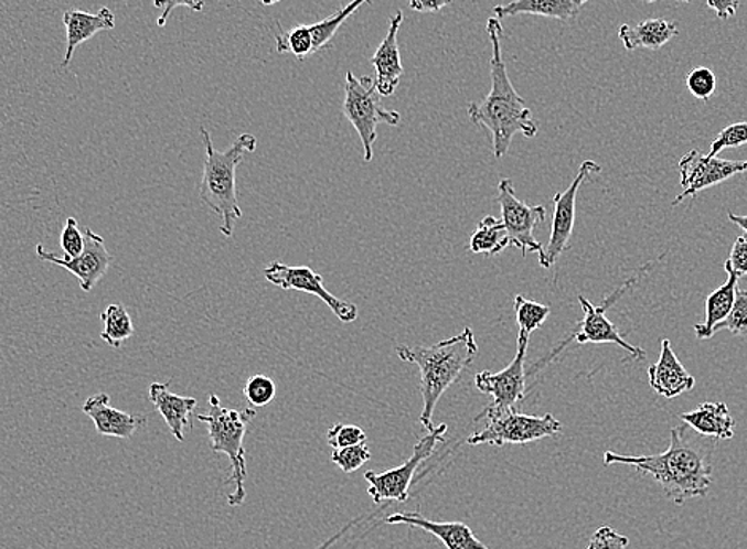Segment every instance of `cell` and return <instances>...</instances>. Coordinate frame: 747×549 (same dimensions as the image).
I'll use <instances>...</instances> for the list:
<instances>
[{
	"label": "cell",
	"mask_w": 747,
	"mask_h": 549,
	"mask_svg": "<svg viewBox=\"0 0 747 549\" xmlns=\"http://www.w3.org/2000/svg\"><path fill=\"white\" fill-rule=\"evenodd\" d=\"M153 6L161 9V14L158 17V26L164 28L171 17L172 10L177 7H186L193 12H202L205 7L204 0H153Z\"/></svg>",
	"instance_id": "cell-38"
},
{
	"label": "cell",
	"mask_w": 747,
	"mask_h": 549,
	"mask_svg": "<svg viewBox=\"0 0 747 549\" xmlns=\"http://www.w3.org/2000/svg\"><path fill=\"white\" fill-rule=\"evenodd\" d=\"M515 320H517L519 327L526 334L532 335L536 329L546 323L548 314H551V306L543 305V303L529 301L523 295H515L514 299Z\"/></svg>",
	"instance_id": "cell-28"
},
{
	"label": "cell",
	"mask_w": 747,
	"mask_h": 549,
	"mask_svg": "<svg viewBox=\"0 0 747 549\" xmlns=\"http://www.w3.org/2000/svg\"><path fill=\"white\" fill-rule=\"evenodd\" d=\"M498 202H500L501 216L506 227L511 245L521 249L522 255L537 252L543 258L544 248L534 238V229L537 224L546 222V208L543 205H526L515 196V187L512 180L503 179L498 183Z\"/></svg>",
	"instance_id": "cell-10"
},
{
	"label": "cell",
	"mask_w": 747,
	"mask_h": 549,
	"mask_svg": "<svg viewBox=\"0 0 747 549\" xmlns=\"http://www.w3.org/2000/svg\"><path fill=\"white\" fill-rule=\"evenodd\" d=\"M276 383L266 375H255L248 379L244 388V396L255 407H266L276 399Z\"/></svg>",
	"instance_id": "cell-31"
},
{
	"label": "cell",
	"mask_w": 747,
	"mask_h": 549,
	"mask_svg": "<svg viewBox=\"0 0 747 549\" xmlns=\"http://www.w3.org/2000/svg\"><path fill=\"white\" fill-rule=\"evenodd\" d=\"M83 413L93 419L97 433L121 440L131 439L148 422L146 415L126 413L110 407V397L106 392L89 397L83 406Z\"/></svg>",
	"instance_id": "cell-16"
},
{
	"label": "cell",
	"mask_w": 747,
	"mask_h": 549,
	"mask_svg": "<svg viewBox=\"0 0 747 549\" xmlns=\"http://www.w3.org/2000/svg\"><path fill=\"white\" fill-rule=\"evenodd\" d=\"M100 321L104 323V331L100 338L108 343L111 348H120L122 343L134 335V324L128 310L121 303H111L106 312L100 313Z\"/></svg>",
	"instance_id": "cell-27"
},
{
	"label": "cell",
	"mask_w": 747,
	"mask_h": 549,
	"mask_svg": "<svg viewBox=\"0 0 747 549\" xmlns=\"http://www.w3.org/2000/svg\"><path fill=\"white\" fill-rule=\"evenodd\" d=\"M446 432L447 424H440L438 428L428 431L427 435L418 440L417 445L414 446L413 456L407 459L399 467L384 473H364V478L370 483L367 494L373 497L374 504H382V502L404 504V502L409 500V489L415 473L427 459L433 456L438 443L444 442Z\"/></svg>",
	"instance_id": "cell-9"
},
{
	"label": "cell",
	"mask_w": 747,
	"mask_h": 549,
	"mask_svg": "<svg viewBox=\"0 0 747 549\" xmlns=\"http://www.w3.org/2000/svg\"><path fill=\"white\" fill-rule=\"evenodd\" d=\"M85 233H82L77 219L71 216L61 234V248L64 249V256L68 259L78 258L85 251Z\"/></svg>",
	"instance_id": "cell-35"
},
{
	"label": "cell",
	"mask_w": 747,
	"mask_h": 549,
	"mask_svg": "<svg viewBox=\"0 0 747 549\" xmlns=\"http://www.w3.org/2000/svg\"><path fill=\"white\" fill-rule=\"evenodd\" d=\"M645 2H655V0H645ZM682 2H692V0H682Z\"/></svg>",
	"instance_id": "cell-43"
},
{
	"label": "cell",
	"mask_w": 747,
	"mask_h": 549,
	"mask_svg": "<svg viewBox=\"0 0 747 549\" xmlns=\"http://www.w3.org/2000/svg\"><path fill=\"white\" fill-rule=\"evenodd\" d=\"M649 383L657 394L666 399H674L682 392H689L695 388V378L689 374L687 368L682 366L668 338L662 341L660 359L654 366L649 367Z\"/></svg>",
	"instance_id": "cell-18"
},
{
	"label": "cell",
	"mask_w": 747,
	"mask_h": 549,
	"mask_svg": "<svg viewBox=\"0 0 747 549\" xmlns=\"http://www.w3.org/2000/svg\"><path fill=\"white\" fill-rule=\"evenodd\" d=\"M171 381L153 383L150 385V400L157 410L160 411L166 424L171 429L172 435L179 442L185 440V429L191 424V415L198 407V400L194 397H182L169 391Z\"/></svg>",
	"instance_id": "cell-21"
},
{
	"label": "cell",
	"mask_w": 747,
	"mask_h": 549,
	"mask_svg": "<svg viewBox=\"0 0 747 549\" xmlns=\"http://www.w3.org/2000/svg\"><path fill=\"white\" fill-rule=\"evenodd\" d=\"M530 334L519 331L517 353L504 370L493 374L483 370L476 375L474 385L482 394L493 397L497 410H512L521 406L526 396L525 357L529 352Z\"/></svg>",
	"instance_id": "cell-11"
},
{
	"label": "cell",
	"mask_w": 747,
	"mask_h": 549,
	"mask_svg": "<svg viewBox=\"0 0 747 549\" xmlns=\"http://www.w3.org/2000/svg\"><path fill=\"white\" fill-rule=\"evenodd\" d=\"M628 545V537L620 536L612 527L601 526L591 537L587 549H627Z\"/></svg>",
	"instance_id": "cell-36"
},
{
	"label": "cell",
	"mask_w": 747,
	"mask_h": 549,
	"mask_svg": "<svg viewBox=\"0 0 747 549\" xmlns=\"http://www.w3.org/2000/svg\"><path fill=\"white\" fill-rule=\"evenodd\" d=\"M654 266L655 262H649L648 266L642 267L641 270H638V272L634 273L633 278L627 280L622 287L617 288L608 299H605V302H602L601 305H594V303L588 302L584 295H577L580 306H583L584 310L583 321L577 324V327L574 329L573 334L569 335L568 338L558 343L546 357L537 360V363L526 372V377H533L537 372L543 370V368L546 367L547 364H551L552 359L557 357L572 342L580 343V345H586V343H615V345H619L620 348L626 349L634 360H644V349L640 348V346L631 345L626 338H622V335L617 331L615 323L609 321L608 316H606V312H608V309H611V306L626 294L628 288L637 284L638 281L641 280L642 274L648 273Z\"/></svg>",
	"instance_id": "cell-6"
},
{
	"label": "cell",
	"mask_w": 747,
	"mask_h": 549,
	"mask_svg": "<svg viewBox=\"0 0 747 549\" xmlns=\"http://www.w3.org/2000/svg\"><path fill=\"white\" fill-rule=\"evenodd\" d=\"M680 34L677 24L673 21L662 20H644L640 21L637 26L630 24H622L619 28V39L622 40L623 46L628 52L634 50H660L665 46L670 40Z\"/></svg>",
	"instance_id": "cell-24"
},
{
	"label": "cell",
	"mask_w": 747,
	"mask_h": 549,
	"mask_svg": "<svg viewBox=\"0 0 747 549\" xmlns=\"http://www.w3.org/2000/svg\"><path fill=\"white\" fill-rule=\"evenodd\" d=\"M256 411L230 410L222 407L218 397H209V411L198 415L201 422L207 424L209 439L214 453L226 454L231 461V475L227 483L234 484V491L227 497L231 507H239L247 497L245 480H247V461H245L244 439L248 424L254 421Z\"/></svg>",
	"instance_id": "cell-5"
},
{
	"label": "cell",
	"mask_w": 747,
	"mask_h": 549,
	"mask_svg": "<svg viewBox=\"0 0 747 549\" xmlns=\"http://www.w3.org/2000/svg\"><path fill=\"white\" fill-rule=\"evenodd\" d=\"M717 79L714 72L707 67L692 68L687 77V88L695 99L707 103L709 97L716 92Z\"/></svg>",
	"instance_id": "cell-33"
},
{
	"label": "cell",
	"mask_w": 747,
	"mask_h": 549,
	"mask_svg": "<svg viewBox=\"0 0 747 549\" xmlns=\"http://www.w3.org/2000/svg\"><path fill=\"white\" fill-rule=\"evenodd\" d=\"M706 6L716 12L719 20L725 21L735 17L739 0H706Z\"/></svg>",
	"instance_id": "cell-39"
},
{
	"label": "cell",
	"mask_w": 747,
	"mask_h": 549,
	"mask_svg": "<svg viewBox=\"0 0 747 549\" xmlns=\"http://www.w3.org/2000/svg\"><path fill=\"white\" fill-rule=\"evenodd\" d=\"M387 524H404L418 527L433 534L442 541L447 549H489L472 534L471 527L465 523H436L421 516L420 513H395L388 516Z\"/></svg>",
	"instance_id": "cell-19"
},
{
	"label": "cell",
	"mask_w": 747,
	"mask_h": 549,
	"mask_svg": "<svg viewBox=\"0 0 747 549\" xmlns=\"http://www.w3.org/2000/svg\"><path fill=\"white\" fill-rule=\"evenodd\" d=\"M370 459L371 450L370 446L366 445V442L360 443V445L334 450L333 454H331V461H333L344 473L359 471V469L363 467Z\"/></svg>",
	"instance_id": "cell-30"
},
{
	"label": "cell",
	"mask_w": 747,
	"mask_h": 549,
	"mask_svg": "<svg viewBox=\"0 0 747 549\" xmlns=\"http://www.w3.org/2000/svg\"><path fill=\"white\" fill-rule=\"evenodd\" d=\"M280 2V0H262L263 6L269 7L274 6V3Z\"/></svg>",
	"instance_id": "cell-42"
},
{
	"label": "cell",
	"mask_w": 747,
	"mask_h": 549,
	"mask_svg": "<svg viewBox=\"0 0 747 549\" xmlns=\"http://www.w3.org/2000/svg\"><path fill=\"white\" fill-rule=\"evenodd\" d=\"M717 440L695 432L691 426L671 429L670 446L654 456H627L606 451L602 462L611 465H631L642 475H651L665 491L674 505H684L691 498L705 497L713 483V456Z\"/></svg>",
	"instance_id": "cell-1"
},
{
	"label": "cell",
	"mask_w": 747,
	"mask_h": 549,
	"mask_svg": "<svg viewBox=\"0 0 747 549\" xmlns=\"http://www.w3.org/2000/svg\"><path fill=\"white\" fill-rule=\"evenodd\" d=\"M509 245L511 240H509L506 227L494 216H485L469 240V248L476 255L494 256L504 251Z\"/></svg>",
	"instance_id": "cell-26"
},
{
	"label": "cell",
	"mask_w": 747,
	"mask_h": 549,
	"mask_svg": "<svg viewBox=\"0 0 747 549\" xmlns=\"http://www.w3.org/2000/svg\"><path fill=\"white\" fill-rule=\"evenodd\" d=\"M85 251L78 258L68 259L66 256H57L56 252L46 251L43 245H38V256L42 261L52 262L54 266L63 267L81 281V288L85 292L93 291V288L106 277L108 267H110V252L107 251L106 241L99 234L86 227L85 229Z\"/></svg>",
	"instance_id": "cell-15"
},
{
	"label": "cell",
	"mask_w": 747,
	"mask_h": 549,
	"mask_svg": "<svg viewBox=\"0 0 747 549\" xmlns=\"http://www.w3.org/2000/svg\"><path fill=\"white\" fill-rule=\"evenodd\" d=\"M487 34L492 43L490 75L492 89L481 103L468 105V117L476 126H482L492 133L493 157L497 161L506 157L512 140L517 133L533 139L537 133L532 110L521 94L515 92L501 52L503 26L497 18L487 21Z\"/></svg>",
	"instance_id": "cell-2"
},
{
	"label": "cell",
	"mask_w": 747,
	"mask_h": 549,
	"mask_svg": "<svg viewBox=\"0 0 747 549\" xmlns=\"http://www.w3.org/2000/svg\"><path fill=\"white\" fill-rule=\"evenodd\" d=\"M481 419H487L485 428L472 433L467 440L468 445H523L558 435L563 429L562 422L551 413L532 417L521 413L517 408L497 410L490 406L474 421L479 422Z\"/></svg>",
	"instance_id": "cell-7"
},
{
	"label": "cell",
	"mask_w": 747,
	"mask_h": 549,
	"mask_svg": "<svg viewBox=\"0 0 747 549\" xmlns=\"http://www.w3.org/2000/svg\"><path fill=\"white\" fill-rule=\"evenodd\" d=\"M404 14L398 12L389 20L387 35L382 40L375 52L371 64L375 68V88L382 97L393 96L399 85V78L403 77V64H401V54L398 45V34L401 24H403Z\"/></svg>",
	"instance_id": "cell-17"
},
{
	"label": "cell",
	"mask_w": 747,
	"mask_h": 549,
	"mask_svg": "<svg viewBox=\"0 0 747 549\" xmlns=\"http://www.w3.org/2000/svg\"><path fill=\"white\" fill-rule=\"evenodd\" d=\"M381 94L375 88L374 78L356 77L353 72L345 75V97L342 104L344 117L359 132L363 143V159L373 161L374 143L377 140V126H398V111L387 110L382 105Z\"/></svg>",
	"instance_id": "cell-8"
},
{
	"label": "cell",
	"mask_w": 747,
	"mask_h": 549,
	"mask_svg": "<svg viewBox=\"0 0 747 549\" xmlns=\"http://www.w3.org/2000/svg\"><path fill=\"white\" fill-rule=\"evenodd\" d=\"M453 0H409L410 9L420 13L440 12L444 7L452 6Z\"/></svg>",
	"instance_id": "cell-40"
},
{
	"label": "cell",
	"mask_w": 747,
	"mask_h": 549,
	"mask_svg": "<svg viewBox=\"0 0 747 549\" xmlns=\"http://www.w3.org/2000/svg\"><path fill=\"white\" fill-rule=\"evenodd\" d=\"M401 360L420 368L421 408L420 424L427 431L435 429L433 415L444 392L461 377L479 354L478 342L471 327H465L455 337L431 346H398Z\"/></svg>",
	"instance_id": "cell-3"
},
{
	"label": "cell",
	"mask_w": 747,
	"mask_h": 549,
	"mask_svg": "<svg viewBox=\"0 0 747 549\" xmlns=\"http://www.w3.org/2000/svg\"><path fill=\"white\" fill-rule=\"evenodd\" d=\"M728 219L736 224V226L741 227L747 236V216L735 215V213L728 212Z\"/></svg>",
	"instance_id": "cell-41"
},
{
	"label": "cell",
	"mask_w": 747,
	"mask_h": 549,
	"mask_svg": "<svg viewBox=\"0 0 747 549\" xmlns=\"http://www.w3.org/2000/svg\"><path fill=\"white\" fill-rule=\"evenodd\" d=\"M265 278L269 283L276 284L285 291L295 289V291L308 292L316 295L320 301L330 306L331 312L342 321V323H353L359 317V306L352 302L342 301L331 294L324 288L323 277L308 266L291 267L280 261L270 262L265 269Z\"/></svg>",
	"instance_id": "cell-13"
},
{
	"label": "cell",
	"mask_w": 747,
	"mask_h": 549,
	"mask_svg": "<svg viewBox=\"0 0 747 549\" xmlns=\"http://www.w3.org/2000/svg\"><path fill=\"white\" fill-rule=\"evenodd\" d=\"M600 172V164L595 161H584L568 190L555 194L551 237L544 248L543 258H540V263L544 269H551L561 259L563 252L569 249V240H572L574 223H576L577 193L588 175Z\"/></svg>",
	"instance_id": "cell-12"
},
{
	"label": "cell",
	"mask_w": 747,
	"mask_h": 549,
	"mask_svg": "<svg viewBox=\"0 0 747 549\" xmlns=\"http://www.w3.org/2000/svg\"><path fill=\"white\" fill-rule=\"evenodd\" d=\"M732 332L738 337H746L747 335V291L745 289H738L736 291V298L734 303V309H732L730 314L725 317L722 323L717 324L714 327L713 334L716 335L721 331Z\"/></svg>",
	"instance_id": "cell-29"
},
{
	"label": "cell",
	"mask_w": 747,
	"mask_h": 549,
	"mask_svg": "<svg viewBox=\"0 0 747 549\" xmlns=\"http://www.w3.org/2000/svg\"><path fill=\"white\" fill-rule=\"evenodd\" d=\"M205 144L204 173L200 186L202 204L222 218L223 236L233 237L234 223L242 218L237 202L236 172L245 154L254 153L256 139L252 133H242L226 151H218L212 143L211 133L201 128Z\"/></svg>",
	"instance_id": "cell-4"
},
{
	"label": "cell",
	"mask_w": 747,
	"mask_h": 549,
	"mask_svg": "<svg viewBox=\"0 0 747 549\" xmlns=\"http://www.w3.org/2000/svg\"><path fill=\"white\" fill-rule=\"evenodd\" d=\"M725 272L734 273L736 277H746L747 274V236L736 238L732 247L730 256L724 266Z\"/></svg>",
	"instance_id": "cell-37"
},
{
	"label": "cell",
	"mask_w": 747,
	"mask_h": 549,
	"mask_svg": "<svg viewBox=\"0 0 747 549\" xmlns=\"http://www.w3.org/2000/svg\"><path fill=\"white\" fill-rule=\"evenodd\" d=\"M746 143L747 121L734 122V125L722 129L719 136H717V139L711 143L709 151H707V157L716 158L721 151L727 150V148H738Z\"/></svg>",
	"instance_id": "cell-32"
},
{
	"label": "cell",
	"mask_w": 747,
	"mask_h": 549,
	"mask_svg": "<svg viewBox=\"0 0 747 549\" xmlns=\"http://www.w3.org/2000/svg\"><path fill=\"white\" fill-rule=\"evenodd\" d=\"M682 193L673 201V207L680 205L684 198L695 197L696 194L727 182L738 173H747V161H728V159L709 158L702 151L692 150L680 161Z\"/></svg>",
	"instance_id": "cell-14"
},
{
	"label": "cell",
	"mask_w": 747,
	"mask_h": 549,
	"mask_svg": "<svg viewBox=\"0 0 747 549\" xmlns=\"http://www.w3.org/2000/svg\"><path fill=\"white\" fill-rule=\"evenodd\" d=\"M63 21L67 32V52L64 54L63 67L71 64L77 46L92 40L97 32L115 28V14L108 7H103L96 14L71 9L64 12Z\"/></svg>",
	"instance_id": "cell-20"
},
{
	"label": "cell",
	"mask_w": 747,
	"mask_h": 549,
	"mask_svg": "<svg viewBox=\"0 0 747 549\" xmlns=\"http://www.w3.org/2000/svg\"><path fill=\"white\" fill-rule=\"evenodd\" d=\"M739 277L728 274L727 283L717 288L713 294L706 299V321L703 324H695L694 331L700 341H709L713 337L714 327L722 323L734 309L736 291H738Z\"/></svg>",
	"instance_id": "cell-25"
},
{
	"label": "cell",
	"mask_w": 747,
	"mask_h": 549,
	"mask_svg": "<svg viewBox=\"0 0 747 549\" xmlns=\"http://www.w3.org/2000/svg\"><path fill=\"white\" fill-rule=\"evenodd\" d=\"M588 0H514L508 6H497L493 9L494 18L515 17V14H537V17L554 18L562 23H572L579 17L580 10Z\"/></svg>",
	"instance_id": "cell-22"
},
{
	"label": "cell",
	"mask_w": 747,
	"mask_h": 549,
	"mask_svg": "<svg viewBox=\"0 0 747 549\" xmlns=\"http://www.w3.org/2000/svg\"><path fill=\"white\" fill-rule=\"evenodd\" d=\"M680 418L695 432L716 440H732L736 421L724 402H705L694 411L681 413Z\"/></svg>",
	"instance_id": "cell-23"
},
{
	"label": "cell",
	"mask_w": 747,
	"mask_h": 549,
	"mask_svg": "<svg viewBox=\"0 0 747 549\" xmlns=\"http://www.w3.org/2000/svg\"><path fill=\"white\" fill-rule=\"evenodd\" d=\"M327 442L333 450H341L366 442V433L359 426L334 424L327 433Z\"/></svg>",
	"instance_id": "cell-34"
}]
</instances>
